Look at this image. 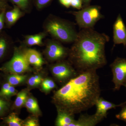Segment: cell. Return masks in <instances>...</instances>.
Listing matches in <instances>:
<instances>
[{
  "instance_id": "obj_20",
  "label": "cell",
  "mask_w": 126,
  "mask_h": 126,
  "mask_svg": "<svg viewBox=\"0 0 126 126\" xmlns=\"http://www.w3.org/2000/svg\"><path fill=\"white\" fill-rule=\"evenodd\" d=\"M15 5L23 11L28 12L30 7V0H10Z\"/></svg>"
},
{
  "instance_id": "obj_16",
  "label": "cell",
  "mask_w": 126,
  "mask_h": 126,
  "mask_svg": "<svg viewBox=\"0 0 126 126\" xmlns=\"http://www.w3.org/2000/svg\"><path fill=\"white\" fill-rule=\"evenodd\" d=\"M27 78L26 75H21L19 74H11L7 78V82L12 86L18 85L23 82Z\"/></svg>"
},
{
  "instance_id": "obj_18",
  "label": "cell",
  "mask_w": 126,
  "mask_h": 126,
  "mask_svg": "<svg viewBox=\"0 0 126 126\" xmlns=\"http://www.w3.org/2000/svg\"><path fill=\"white\" fill-rule=\"evenodd\" d=\"M26 107L29 111L33 113H37L39 111V108L36 100L33 98L27 99L25 103Z\"/></svg>"
},
{
  "instance_id": "obj_14",
  "label": "cell",
  "mask_w": 126,
  "mask_h": 126,
  "mask_svg": "<svg viewBox=\"0 0 126 126\" xmlns=\"http://www.w3.org/2000/svg\"><path fill=\"white\" fill-rule=\"evenodd\" d=\"M22 10L17 6L15 5L11 10L7 11L5 14V18L8 26H12L24 15Z\"/></svg>"
},
{
  "instance_id": "obj_35",
  "label": "cell",
  "mask_w": 126,
  "mask_h": 126,
  "mask_svg": "<svg viewBox=\"0 0 126 126\" xmlns=\"http://www.w3.org/2000/svg\"><path fill=\"white\" fill-rule=\"evenodd\" d=\"M123 86H124V87H126V83H125V84H124V85H123ZM124 104H126V102H124Z\"/></svg>"
},
{
  "instance_id": "obj_3",
  "label": "cell",
  "mask_w": 126,
  "mask_h": 126,
  "mask_svg": "<svg viewBox=\"0 0 126 126\" xmlns=\"http://www.w3.org/2000/svg\"><path fill=\"white\" fill-rule=\"evenodd\" d=\"M44 26L46 32L63 43H74L78 36V32L71 24L53 16L47 18Z\"/></svg>"
},
{
  "instance_id": "obj_8",
  "label": "cell",
  "mask_w": 126,
  "mask_h": 126,
  "mask_svg": "<svg viewBox=\"0 0 126 126\" xmlns=\"http://www.w3.org/2000/svg\"><path fill=\"white\" fill-rule=\"evenodd\" d=\"M46 48V56L49 60L58 61L64 58L69 54V51L64 47L58 41L50 40Z\"/></svg>"
},
{
  "instance_id": "obj_32",
  "label": "cell",
  "mask_w": 126,
  "mask_h": 126,
  "mask_svg": "<svg viewBox=\"0 0 126 126\" xmlns=\"http://www.w3.org/2000/svg\"><path fill=\"white\" fill-rule=\"evenodd\" d=\"M59 1L64 6L69 8L70 6L72 0H59Z\"/></svg>"
},
{
  "instance_id": "obj_21",
  "label": "cell",
  "mask_w": 126,
  "mask_h": 126,
  "mask_svg": "<svg viewBox=\"0 0 126 126\" xmlns=\"http://www.w3.org/2000/svg\"><path fill=\"white\" fill-rule=\"evenodd\" d=\"M42 88L45 92H49L56 88V85L54 81L49 79H46L42 82Z\"/></svg>"
},
{
  "instance_id": "obj_22",
  "label": "cell",
  "mask_w": 126,
  "mask_h": 126,
  "mask_svg": "<svg viewBox=\"0 0 126 126\" xmlns=\"http://www.w3.org/2000/svg\"><path fill=\"white\" fill-rule=\"evenodd\" d=\"M10 106V103L6 98L0 97V116H3L7 112Z\"/></svg>"
},
{
  "instance_id": "obj_24",
  "label": "cell",
  "mask_w": 126,
  "mask_h": 126,
  "mask_svg": "<svg viewBox=\"0 0 126 126\" xmlns=\"http://www.w3.org/2000/svg\"><path fill=\"white\" fill-rule=\"evenodd\" d=\"M42 82V78L40 75H35L31 77L28 80V84L30 86L34 87L38 85Z\"/></svg>"
},
{
  "instance_id": "obj_10",
  "label": "cell",
  "mask_w": 126,
  "mask_h": 126,
  "mask_svg": "<svg viewBox=\"0 0 126 126\" xmlns=\"http://www.w3.org/2000/svg\"><path fill=\"white\" fill-rule=\"evenodd\" d=\"M124 104H125L124 102L119 104H115L100 97L95 103L96 111L94 114L104 119L107 117V112L109 110L116 108L117 107H122Z\"/></svg>"
},
{
  "instance_id": "obj_11",
  "label": "cell",
  "mask_w": 126,
  "mask_h": 126,
  "mask_svg": "<svg viewBox=\"0 0 126 126\" xmlns=\"http://www.w3.org/2000/svg\"><path fill=\"white\" fill-rule=\"evenodd\" d=\"M103 119L95 114L92 115L82 114L78 120H75L69 126H94Z\"/></svg>"
},
{
  "instance_id": "obj_29",
  "label": "cell",
  "mask_w": 126,
  "mask_h": 126,
  "mask_svg": "<svg viewBox=\"0 0 126 126\" xmlns=\"http://www.w3.org/2000/svg\"><path fill=\"white\" fill-rule=\"evenodd\" d=\"M16 90L14 87V86L11 85L9 87L8 92L6 95L5 98H8L12 96H14L16 94Z\"/></svg>"
},
{
  "instance_id": "obj_7",
  "label": "cell",
  "mask_w": 126,
  "mask_h": 126,
  "mask_svg": "<svg viewBox=\"0 0 126 126\" xmlns=\"http://www.w3.org/2000/svg\"><path fill=\"white\" fill-rule=\"evenodd\" d=\"M51 70L55 78L62 83L67 82L79 75L71 63L64 61L59 62L52 65Z\"/></svg>"
},
{
  "instance_id": "obj_33",
  "label": "cell",
  "mask_w": 126,
  "mask_h": 126,
  "mask_svg": "<svg viewBox=\"0 0 126 126\" xmlns=\"http://www.w3.org/2000/svg\"><path fill=\"white\" fill-rule=\"evenodd\" d=\"M4 5V2L2 0H0V9H1Z\"/></svg>"
},
{
  "instance_id": "obj_13",
  "label": "cell",
  "mask_w": 126,
  "mask_h": 126,
  "mask_svg": "<svg viewBox=\"0 0 126 126\" xmlns=\"http://www.w3.org/2000/svg\"><path fill=\"white\" fill-rule=\"evenodd\" d=\"M58 114L55 122L57 126H69L75 121L74 115L70 113L58 108Z\"/></svg>"
},
{
  "instance_id": "obj_1",
  "label": "cell",
  "mask_w": 126,
  "mask_h": 126,
  "mask_svg": "<svg viewBox=\"0 0 126 126\" xmlns=\"http://www.w3.org/2000/svg\"><path fill=\"white\" fill-rule=\"evenodd\" d=\"M101 93L96 71H89L65 83L55 93L53 99L57 108L74 115L95 106Z\"/></svg>"
},
{
  "instance_id": "obj_23",
  "label": "cell",
  "mask_w": 126,
  "mask_h": 126,
  "mask_svg": "<svg viewBox=\"0 0 126 126\" xmlns=\"http://www.w3.org/2000/svg\"><path fill=\"white\" fill-rule=\"evenodd\" d=\"M8 47L7 40L4 37H0V60L5 56Z\"/></svg>"
},
{
  "instance_id": "obj_34",
  "label": "cell",
  "mask_w": 126,
  "mask_h": 126,
  "mask_svg": "<svg viewBox=\"0 0 126 126\" xmlns=\"http://www.w3.org/2000/svg\"><path fill=\"white\" fill-rule=\"evenodd\" d=\"M84 2H86V3H88V2L90 1V0H83Z\"/></svg>"
},
{
  "instance_id": "obj_26",
  "label": "cell",
  "mask_w": 126,
  "mask_h": 126,
  "mask_svg": "<svg viewBox=\"0 0 126 126\" xmlns=\"http://www.w3.org/2000/svg\"><path fill=\"white\" fill-rule=\"evenodd\" d=\"M11 85L8 82L4 83L2 85L0 90V97L5 98L6 95Z\"/></svg>"
},
{
  "instance_id": "obj_30",
  "label": "cell",
  "mask_w": 126,
  "mask_h": 126,
  "mask_svg": "<svg viewBox=\"0 0 126 126\" xmlns=\"http://www.w3.org/2000/svg\"><path fill=\"white\" fill-rule=\"evenodd\" d=\"M24 125L25 126H38V123L36 119H31L28 120Z\"/></svg>"
},
{
  "instance_id": "obj_9",
  "label": "cell",
  "mask_w": 126,
  "mask_h": 126,
  "mask_svg": "<svg viewBox=\"0 0 126 126\" xmlns=\"http://www.w3.org/2000/svg\"><path fill=\"white\" fill-rule=\"evenodd\" d=\"M113 42L114 45L122 44L126 46V28L120 14L113 25Z\"/></svg>"
},
{
  "instance_id": "obj_31",
  "label": "cell",
  "mask_w": 126,
  "mask_h": 126,
  "mask_svg": "<svg viewBox=\"0 0 126 126\" xmlns=\"http://www.w3.org/2000/svg\"><path fill=\"white\" fill-rule=\"evenodd\" d=\"M5 11L0 13V31L3 29L4 26V20L5 17Z\"/></svg>"
},
{
  "instance_id": "obj_5",
  "label": "cell",
  "mask_w": 126,
  "mask_h": 126,
  "mask_svg": "<svg viewBox=\"0 0 126 126\" xmlns=\"http://www.w3.org/2000/svg\"><path fill=\"white\" fill-rule=\"evenodd\" d=\"M30 65L25 56L24 51L15 48L11 59L0 68V70L11 74H21L30 70Z\"/></svg>"
},
{
  "instance_id": "obj_12",
  "label": "cell",
  "mask_w": 126,
  "mask_h": 126,
  "mask_svg": "<svg viewBox=\"0 0 126 126\" xmlns=\"http://www.w3.org/2000/svg\"><path fill=\"white\" fill-rule=\"evenodd\" d=\"M25 56L30 64L36 67H40L44 63L43 57L39 52L35 50L29 49L24 51Z\"/></svg>"
},
{
  "instance_id": "obj_25",
  "label": "cell",
  "mask_w": 126,
  "mask_h": 126,
  "mask_svg": "<svg viewBox=\"0 0 126 126\" xmlns=\"http://www.w3.org/2000/svg\"><path fill=\"white\" fill-rule=\"evenodd\" d=\"M121 111L116 115V117L119 120H122L126 123V104L122 107Z\"/></svg>"
},
{
  "instance_id": "obj_28",
  "label": "cell",
  "mask_w": 126,
  "mask_h": 126,
  "mask_svg": "<svg viewBox=\"0 0 126 126\" xmlns=\"http://www.w3.org/2000/svg\"><path fill=\"white\" fill-rule=\"evenodd\" d=\"M70 6L80 10L82 8V0H72Z\"/></svg>"
},
{
  "instance_id": "obj_2",
  "label": "cell",
  "mask_w": 126,
  "mask_h": 126,
  "mask_svg": "<svg viewBox=\"0 0 126 126\" xmlns=\"http://www.w3.org/2000/svg\"><path fill=\"white\" fill-rule=\"evenodd\" d=\"M110 38L91 29H82L78 33L69 52L70 63L79 74L96 71L107 64L105 45Z\"/></svg>"
},
{
  "instance_id": "obj_19",
  "label": "cell",
  "mask_w": 126,
  "mask_h": 126,
  "mask_svg": "<svg viewBox=\"0 0 126 126\" xmlns=\"http://www.w3.org/2000/svg\"><path fill=\"white\" fill-rule=\"evenodd\" d=\"M27 99V93L25 91H21L17 95L15 102L16 107L20 108L25 104Z\"/></svg>"
},
{
  "instance_id": "obj_17",
  "label": "cell",
  "mask_w": 126,
  "mask_h": 126,
  "mask_svg": "<svg viewBox=\"0 0 126 126\" xmlns=\"http://www.w3.org/2000/svg\"><path fill=\"white\" fill-rule=\"evenodd\" d=\"M5 122L10 126H21L23 124L22 121L14 113L6 118Z\"/></svg>"
},
{
  "instance_id": "obj_27",
  "label": "cell",
  "mask_w": 126,
  "mask_h": 126,
  "mask_svg": "<svg viewBox=\"0 0 126 126\" xmlns=\"http://www.w3.org/2000/svg\"><path fill=\"white\" fill-rule=\"evenodd\" d=\"M51 0H36V6L38 9H41L46 6Z\"/></svg>"
},
{
  "instance_id": "obj_6",
  "label": "cell",
  "mask_w": 126,
  "mask_h": 126,
  "mask_svg": "<svg viewBox=\"0 0 126 126\" xmlns=\"http://www.w3.org/2000/svg\"><path fill=\"white\" fill-rule=\"evenodd\" d=\"M112 73L114 91L119 90L126 83V59L117 57L110 65Z\"/></svg>"
},
{
  "instance_id": "obj_4",
  "label": "cell",
  "mask_w": 126,
  "mask_h": 126,
  "mask_svg": "<svg viewBox=\"0 0 126 126\" xmlns=\"http://www.w3.org/2000/svg\"><path fill=\"white\" fill-rule=\"evenodd\" d=\"M77 24L82 29H91L99 20L103 18L98 6H89L79 11L72 12Z\"/></svg>"
},
{
  "instance_id": "obj_15",
  "label": "cell",
  "mask_w": 126,
  "mask_h": 126,
  "mask_svg": "<svg viewBox=\"0 0 126 126\" xmlns=\"http://www.w3.org/2000/svg\"><path fill=\"white\" fill-rule=\"evenodd\" d=\"M46 32H42L35 34L27 35L25 36V43L29 46L42 45L43 41L46 36Z\"/></svg>"
}]
</instances>
